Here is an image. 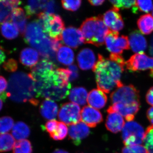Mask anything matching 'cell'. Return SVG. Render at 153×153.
<instances>
[{"label":"cell","instance_id":"obj_10","mask_svg":"<svg viewBox=\"0 0 153 153\" xmlns=\"http://www.w3.org/2000/svg\"><path fill=\"white\" fill-rule=\"evenodd\" d=\"M126 68L129 71H137L150 70L153 73V57H149L144 52L136 53L126 62Z\"/></svg>","mask_w":153,"mask_h":153},{"label":"cell","instance_id":"obj_41","mask_svg":"<svg viewBox=\"0 0 153 153\" xmlns=\"http://www.w3.org/2000/svg\"><path fill=\"white\" fill-rule=\"evenodd\" d=\"M3 68L8 72H15L18 68V63L13 59H10L3 64Z\"/></svg>","mask_w":153,"mask_h":153},{"label":"cell","instance_id":"obj_20","mask_svg":"<svg viewBox=\"0 0 153 153\" xmlns=\"http://www.w3.org/2000/svg\"><path fill=\"white\" fill-rule=\"evenodd\" d=\"M108 113L105 123L106 128L113 133L120 131L125 124L123 117L117 112L112 111Z\"/></svg>","mask_w":153,"mask_h":153},{"label":"cell","instance_id":"obj_32","mask_svg":"<svg viewBox=\"0 0 153 153\" xmlns=\"http://www.w3.org/2000/svg\"><path fill=\"white\" fill-rule=\"evenodd\" d=\"M33 148L30 141L22 140L16 143L13 149L14 153H32Z\"/></svg>","mask_w":153,"mask_h":153},{"label":"cell","instance_id":"obj_19","mask_svg":"<svg viewBox=\"0 0 153 153\" xmlns=\"http://www.w3.org/2000/svg\"><path fill=\"white\" fill-rule=\"evenodd\" d=\"M107 102V97L100 89H94L91 91L88 96L87 102L89 106L96 109H101L105 106Z\"/></svg>","mask_w":153,"mask_h":153},{"label":"cell","instance_id":"obj_37","mask_svg":"<svg viewBox=\"0 0 153 153\" xmlns=\"http://www.w3.org/2000/svg\"><path fill=\"white\" fill-rule=\"evenodd\" d=\"M114 8L119 10L120 9H132L135 5L136 1L116 0L110 1Z\"/></svg>","mask_w":153,"mask_h":153},{"label":"cell","instance_id":"obj_9","mask_svg":"<svg viewBox=\"0 0 153 153\" xmlns=\"http://www.w3.org/2000/svg\"><path fill=\"white\" fill-rule=\"evenodd\" d=\"M119 32L110 30L105 37V41L107 49L111 54L120 55L124 50L130 48L128 37L126 36H119Z\"/></svg>","mask_w":153,"mask_h":153},{"label":"cell","instance_id":"obj_42","mask_svg":"<svg viewBox=\"0 0 153 153\" xmlns=\"http://www.w3.org/2000/svg\"><path fill=\"white\" fill-rule=\"evenodd\" d=\"M8 86V82L5 78L3 76H0V96L1 98L4 99H6V90Z\"/></svg>","mask_w":153,"mask_h":153},{"label":"cell","instance_id":"obj_7","mask_svg":"<svg viewBox=\"0 0 153 153\" xmlns=\"http://www.w3.org/2000/svg\"><path fill=\"white\" fill-rule=\"evenodd\" d=\"M145 131L142 126L136 122H127L122 130V137L125 146L140 145L143 143Z\"/></svg>","mask_w":153,"mask_h":153},{"label":"cell","instance_id":"obj_12","mask_svg":"<svg viewBox=\"0 0 153 153\" xmlns=\"http://www.w3.org/2000/svg\"><path fill=\"white\" fill-rule=\"evenodd\" d=\"M61 40L66 45L74 49H76L85 42L81 30L72 27L64 29L61 36Z\"/></svg>","mask_w":153,"mask_h":153},{"label":"cell","instance_id":"obj_28","mask_svg":"<svg viewBox=\"0 0 153 153\" xmlns=\"http://www.w3.org/2000/svg\"><path fill=\"white\" fill-rule=\"evenodd\" d=\"M137 24L142 34L148 35L153 32V17L151 14H145L140 17Z\"/></svg>","mask_w":153,"mask_h":153},{"label":"cell","instance_id":"obj_22","mask_svg":"<svg viewBox=\"0 0 153 153\" xmlns=\"http://www.w3.org/2000/svg\"><path fill=\"white\" fill-rule=\"evenodd\" d=\"M39 59V54L37 50L33 48H25L20 54V62L24 66L31 68L37 65Z\"/></svg>","mask_w":153,"mask_h":153},{"label":"cell","instance_id":"obj_6","mask_svg":"<svg viewBox=\"0 0 153 153\" xmlns=\"http://www.w3.org/2000/svg\"><path fill=\"white\" fill-rule=\"evenodd\" d=\"M38 23L45 34L53 40L62 41L64 23L59 15L41 13L38 15Z\"/></svg>","mask_w":153,"mask_h":153},{"label":"cell","instance_id":"obj_33","mask_svg":"<svg viewBox=\"0 0 153 153\" xmlns=\"http://www.w3.org/2000/svg\"><path fill=\"white\" fill-rule=\"evenodd\" d=\"M153 8L152 1H136L135 5L132 8L134 13H137L138 11L145 13L151 12Z\"/></svg>","mask_w":153,"mask_h":153},{"label":"cell","instance_id":"obj_46","mask_svg":"<svg viewBox=\"0 0 153 153\" xmlns=\"http://www.w3.org/2000/svg\"><path fill=\"white\" fill-rule=\"evenodd\" d=\"M6 55L4 50L2 47L0 46V65L4 62L6 59Z\"/></svg>","mask_w":153,"mask_h":153},{"label":"cell","instance_id":"obj_45","mask_svg":"<svg viewBox=\"0 0 153 153\" xmlns=\"http://www.w3.org/2000/svg\"><path fill=\"white\" fill-rule=\"evenodd\" d=\"M146 114L148 120L153 126V106L148 110Z\"/></svg>","mask_w":153,"mask_h":153},{"label":"cell","instance_id":"obj_52","mask_svg":"<svg viewBox=\"0 0 153 153\" xmlns=\"http://www.w3.org/2000/svg\"><path fill=\"white\" fill-rule=\"evenodd\" d=\"M150 75L151 76H152V77H153V73H152V74H150Z\"/></svg>","mask_w":153,"mask_h":153},{"label":"cell","instance_id":"obj_39","mask_svg":"<svg viewBox=\"0 0 153 153\" xmlns=\"http://www.w3.org/2000/svg\"><path fill=\"white\" fill-rule=\"evenodd\" d=\"M63 8L67 10L75 11L79 8L81 4V1H62Z\"/></svg>","mask_w":153,"mask_h":153},{"label":"cell","instance_id":"obj_30","mask_svg":"<svg viewBox=\"0 0 153 153\" xmlns=\"http://www.w3.org/2000/svg\"><path fill=\"white\" fill-rule=\"evenodd\" d=\"M2 35L9 40L15 39L19 35V30L15 24L11 22L3 23L1 27Z\"/></svg>","mask_w":153,"mask_h":153},{"label":"cell","instance_id":"obj_13","mask_svg":"<svg viewBox=\"0 0 153 153\" xmlns=\"http://www.w3.org/2000/svg\"><path fill=\"white\" fill-rule=\"evenodd\" d=\"M140 108V103L127 104L115 103L108 108L107 112H116L120 114L128 122L131 121L134 118Z\"/></svg>","mask_w":153,"mask_h":153},{"label":"cell","instance_id":"obj_2","mask_svg":"<svg viewBox=\"0 0 153 153\" xmlns=\"http://www.w3.org/2000/svg\"><path fill=\"white\" fill-rule=\"evenodd\" d=\"M98 60L93 68L99 89L109 93L123 85L121 78L126 62L120 55L111 54L109 58L98 54Z\"/></svg>","mask_w":153,"mask_h":153},{"label":"cell","instance_id":"obj_5","mask_svg":"<svg viewBox=\"0 0 153 153\" xmlns=\"http://www.w3.org/2000/svg\"><path fill=\"white\" fill-rule=\"evenodd\" d=\"M85 43L96 47L102 46L110 30L105 25L102 16L91 17L86 19L80 27Z\"/></svg>","mask_w":153,"mask_h":153},{"label":"cell","instance_id":"obj_43","mask_svg":"<svg viewBox=\"0 0 153 153\" xmlns=\"http://www.w3.org/2000/svg\"><path fill=\"white\" fill-rule=\"evenodd\" d=\"M57 7L55 1H48L44 13L48 14H54L57 11Z\"/></svg>","mask_w":153,"mask_h":153},{"label":"cell","instance_id":"obj_4","mask_svg":"<svg viewBox=\"0 0 153 153\" xmlns=\"http://www.w3.org/2000/svg\"><path fill=\"white\" fill-rule=\"evenodd\" d=\"M6 95L16 102H28L34 105L39 103L35 81L30 74L22 71L15 72L10 76Z\"/></svg>","mask_w":153,"mask_h":153},{"label":"cell","instance_id":"obj_40","mask_svg":"<svg viewBox=\"0 0 153 153\" xmlns=\"http://www.w3.org/2000/svg\"><path fill=\"white\" fill-rule=\"evenodd\" d=\"M58 124L59 122L55 120L48 121L47 123L45 124L44 129L49 133L50 136L52 135L57 131Z\"/></svg>","mask_w":153,"mask_h":153},{"label":"cell","instance_id":"obj_17","mask_svg":"<svg viewBox=\"0 0 153 153\" xmlns=\"http://www.w3.org/2000/svg\"><path fill=\"white\" fill-rule=\"evenodd\" d=\"M77 61L79 68L83 70L93 68L96 64V57L92 50L88 48L82 49L77 56Z\"/></svg>","mask_w":153,"mask_h":153},{"label":"cell","instance_id":"obj_44","mask_svg":"<svg viewBox=\"0 0 153 153\" xmlns=\"http://www.w3.org/2000/svg\"><path fill=\"white\" fill-rule=\"evenodd\" d=\"M146 100L149 104L153 106V87L148 91L146 95Z\"/></svg>","mask_w":153,"mask_h":153},{"label":"cell","instance_id":"obj_3","mask_svg":"<svg viewBox=\"0 0 153 153\" xmlns=\"http://www.w3.org/2000/svg\"><path fill=\"white\" fill-rule=\"evenodd\" d=\"M24 36L25 42L38 51L44 59L55 63L56 52L62 46L61 41L49 38L37 21L31 22L27 26Z\"/></svg>","mask_w":153,"mask_h":153},{"label":"cell","instance_id":"obj_16","mask_svg":"<svg viewBox=\"0 0 153 153\" xmlns=\"http://www.w3.org/2000/svg\"><path fill=\"white\" fill-rule=\"evenodd\" d=\"M81 120L89 127L94 128L103 120L101 112L92 107L87 105L81 111Z\"/></svg>","mask_w":153,"mask_h":153},{"label":"cell","instance_id":"obj_27","mask_svg":"<svg viewBox=\"0 0 153 153\" xmlns=\"http://www.w3.org/2000/svg\"><path fill=\"white\" fill-rule=\"evenodd\" d=\"M57 58L58 62L63 65H71L74 61V55L73 50L66 46H62L57 51Z\"/></svg>","mask_w":153,"mask_h":153},{"label":"cell","instance_id":"obj_31","mask_svg":"<svg viewBox=\"0 0 153 153\" xmlns=\"http://www.w3.org/2000/svg\"><path fill=\"white\" fill-rule=\"evenodd\" d=\"M16 140L10 134H0V152H9L14 149Z\"/></svg>","mask_w":153,"mask_h":153},{"label":"cell","instance_id":"obj_49","mask_svg":"<svg viewBox=\"0 0 153 153\" xmlns=\"http://www.w3.org/2000/svg\"><path fill=\"white\" fill-rule=\"evenodd\" d=\"M150 53L152 56H153V36L151 38L150 45L149 48Z\"/></svg>","mask_w":153,"mask_h":153},{"label":"cell","instance_id":"obj_21","mask_svg":"<svg viewBox=\"0 0 153 153\" xmlns=\"http://www.w3.org/2000/svg\"><path fill=\"white\" fill-rule=\"evenodd\" d=\"M130 47L136 53L143 52L147 47V42L144 36L139 31L132 32L129 37Z\"/></svg>","mask_w":153,"mask_h":153},{"label":"cell","instance_id":"obj_48","mask_svg":"<svg viewBox=\"0 0 153 153\" xmlns=\"http://www.w3.org/2000/svg\"><path fill=\"white\" fill-rule=\"evenodd\" d=\"M68 69L72 71H78V68H77V66L74 64H72V65L69 66Z\"/></svg>","mask_w":153,"mask_h":153},{"label":"cell","instance_id":"obj_38","mask_svg":"<svg viewBox=\"0 0 153 153\" xmlns=\"http://www.w3.org/2000/svg\"><path fill=\"white\" fill-rule=\"evenodd\" d=\"M123 153H149L144 146L141 145L124 147Z\"/></svg>","mask_w":153,"mask_h":153},{"label":"cell","instance_id":"obj_24","mask_svg":"<svg viewBox=\"0 0 153 153\" xmlns=\"http://www.w3.org/2000/svg\"><path fill=\"white\" fill-rule=\"evenodd\" d=\"M27 15L22 8L15 9L12 14L11 22L17 26L19 32L23 36L27 27Z\"/></svg>","mask_w":153,"mask_h":153},{"label":"cell","instance_id":"obj_29","mask_svg":"<svg viewBox=\"0 0 153 153\" xmlns=\"http://www.w3.org/2000/svg\"><path fill=\"white\" fill-rule=\"evenodd\" d=\"M30 128L25 123L18 122L14 124L12 129V135L15 139L18 140H25L30 135Z\"/></svg>","mask_w":153,"mask_h":153},{"label":"cell","instance_id":"obj_25","mask_svg":"<svg viewBox=\"0 0 153 153\" xmlns=\"http://www.w3.org/2000/svg\"><path fill=\"white\" fill-rule=\"evenodd\" d=\"M88 93L84 88L76 87L72 88L69 94V99L78 105H84L87 102Z\"/></svg>","mask_w":153,"mask_h":153},{"label":"cell","instance_id":"obj_15","mask_svg":"<svg viewBox=\"0 0 153 153\" xmlns=\"http://www.w3.org/2000/svg\"><path fill=\"white\" fill-rule=\"evenodd\" d=\"M90 131L89 127L83 122L80 121L70 126L68 135L74 144L79 145L82 140L89 135Z\"/></svg>","mask_w":153,"mask_h":153},{"label":"cell","instance_id":"obj_11","mask_svg":"<svg viewBox=\"0 0 153 153\" xmlns=\"http://www.w3.org/2000/svg\"><path fill=\"white\" fill-rule=\"evenodd\" d=\"M81 111L78 105L67 102L61 106L58 112V118L62 122L70 126L81 121Z\"/></svg>","mask_w":153,"mask_h":153},{"label":"cell","instance_id":"obj_35","mask_svg":"<svg viewBox=\"0 0 153 153\" xmlns=\"http://www.w3.org/2000/svg\"><path fill=\"white\" fill-rule=\"evenodd\" d=\"M14 126L13 120L10 117L0 118V134L7 133L13 129Z\"/></svg>","mask_w":153,"mask_h":153},{"label":"cell","instance_id":"obj_50","mask_svg":"<svg viewBox=\"0 0 153 153\" xmlns=\"http://www.w3.org/2000/svg\"><path fill=\"white\" fill-rule=\"evenodd\" d=\"M52 153H68L66 151L62 149H56Z\"/></svg>","mask_w":153,"mask_h":153},{"label":"cell","instance_id":"obj_23","mask_svg":"<svg viewBox=\"0 0 153 153\" xmlns=\"http://www.w3.org/2000/svg\"><path fill=\"white\" fill-rule=\"evenodd\" d=\"M40 113L44 118L49 120H55L58 113V105L53 100L46 99L41 103Z\"/></svg>","mask_w":153,"mask_h":153},{"label":"cell","instance_id":"obj_1","mask_svg":"<svg viewBox=\"0 0 153 153\" xmlns=\"http://www.w3.org/2000/svg\"><path fill=\"white\" fill-rule=\"evenodd\" d=\"M57 68L53 61L43 59L32 68L30 74L35 81L38 98L60 101L69 95L71 85L68 81L72 71Z\"/></svg>","mask_w":153,"mask_h":153},{"label":"cell","instance_id":"obj_51","mask_svg":"<svg viewBox=\"0 0 153 153\" xmlns=\"http://www.w3.org/2000/svg\"><path fill=\"white\" fill-rule=\"evenodd\" d=\"M3 107V102L2 100L0 98V111L1 110L2 108Z\"/></svg>","mask_w":153,"mask_h":153},{"label":"cell","instance_id":"obj_53","mask_svg":"<svg viewBox=\"0 0 153 153\" xmlns=\"http://www.w3.org/2000/svg\"><path fill=\"white\" fill-rule=\"evenodd\" d=\"M152 16H153V10H152Z\"/></svg>","mask_w":153,"mask_h":153},{"label":"cell","instance_id":"obj_47","mask_svg":"<svg viewBox=\"0 0 153 153\" xmlns=\"http://www.w3.org/2000/svg\"><path fill=\"white\" fill-rule=\"evenodd\" d=\"M91 4L94 6H100L105 1L103 0H99V1H88Z\"/></svg>","mask_w":153,"mask_h":153},{"label":"cell","instance_id":"obj_34","mask_svg":"<svg viewBox=\"0 0 153 153\" xmlns=\"http://www.w3.org/2000/svg\"><path fill=\"white\" fill-rule=\"evenodd\" d=\"M143 143L149 153H153V126H149L145 132Z\"/></svg>","mask_w":153,"mask_h":153},{"label":"cell","instance_id":"obj_26","mask_svg":"<svg viewBox=\"0 0 153 153\" xmlns=\"http://www.w3.org/2000/svg\"><path fill=\"white\" fill-rule=\"evenodd\" d=\"M48 1H29L25 7L26 15L30 18L36 14L44 13Z\"/></svg>","mask_w":153,"mask_h":153},{"label":"cell","instance_id":"obj_36","mask_svg":"<svg viewBox=\"0 0 153 153\" xmlns=\"http://www.w3.org/2000/svg\"><path fill=\"white\" fill-rule=\"evenodd\" d=\"M68 133V128L66 124L63 123L62 122H59L57 131L55 134L50 136L55 140H61L66 137Z\"/></svg>","mask_w":153,"mask_h":153},{"label":"cell","instance_id":"obj_8","mask_svg":"<svg viewBox=\"0 0 153 153\" xmlns=\"http://www.w3.org/2000/svg\"><path fill=\"white\" fill-rule=\"evenodd\" d=\"M112 104L140 103L139 91L133 85H123L113 91L110 96Z\"/></svg>","mask_w":153,"mask_h":153},{"label":"cell","instance_id":"obj_14","mask_svg":"<svg viewBox=\"0 0 153 153\" xmlns=\"http://www.w3.org/2000/svg\"><path fill=\"white\" fill-rule=\"evenodd\" d=\"M119 11L113 7L107 11L102 16L105 25L111 31L118 32L124 27L123 20Z\"/></svg>","mask_w":153,"mask_h":153},{"label":"cell","instance_id":"obj_18","mask_svg":"<svg viewBox=\"0 0 153 153\" xmlns=\"http://www.w3.org/2000/svg\"><path fill=\"white\" fill-rule=\"evenodd\" d=\"M21 3L16 0L0 1V24L11 22L13 12Z\"/></svg>","mask_w":153,"mask_h":153}]
</instances>
